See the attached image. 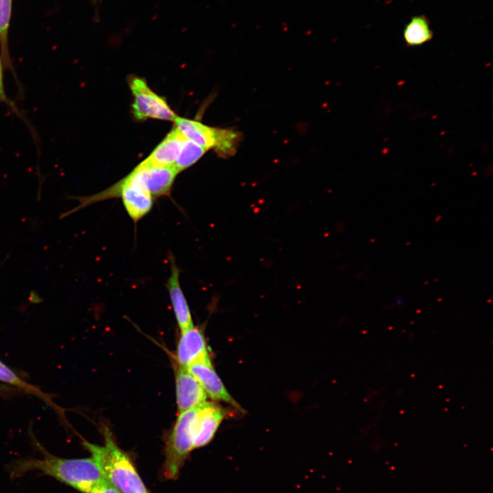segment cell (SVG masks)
Returning a JSON list of instances; mask_svg holds the SVG:
<instances>
[{
  "instance_id": "obj_1",
  "label": "cell",
  "mask_w": 493,
  "mask_h": 493,
  "mask_svg": "<svg viewBox=\"0 0 493 493\" xmlns=\"http://www.w3.org/2000/svg\"><path fill=\"white\" fill-rule=\"evenodd\" d=\"M104 445H84L104 478L121 493H149L129 456L116 443L110 429L103 427Z\"/></svg>"
},
{
  "instance_id": "obj_2",
  "label": "cell",
  "mask_w": 493,
  "mask_h": 493,
  "mask_svg": "<svg viewBox=\"0 0 493 493\" xmlns=\"http://www.w3.org/2000/svg\"><path fill=\"white\" fill-rule=\"evenodd\" d=\"M36 470L83 492L104 479L100 469L92 457L64 459L46 455L42 459L27 460L17 466V472Z\"/></svg>"
},
{
  "instance_id": "obj_3",
  "label": "cell",
  "mask_w": 493,
  "mask_h": 493,
  "mask_svg": "<svg viewBox=\"0 0 493 493\" xmlns=\"http://www.w3.org/2000/svg\"><path fill=\"white\" fill-rule=\"evenodd\" d=\"M197 407L179 413L168 438L162 475L175 479L188 456L194 448Z\"/></svg>"
},
{
  "instance_id": "obj_4",
  "label": "cell",
  "mask_w": 493,
  "mask_h": 493,
  "mask_svg": "<svg viewBox=\"0 0 493 493\" xmlns=\"http://www.w3.org/2000/svg\"><path fill=\"white\" fill-rule=\"evenodd\" d=\"M175 123L188 140L206 151L214 149L221 157L234 155L241 140L240 134L231 129L213 127L179 116L176 118Z\"/></svg>"
},
{
  "instance_id": "obj_5",
  "label": "cell",
  "mask_w": 493,
  "mask_h": 493,
  "mask_svg": "<svg viewBox=\"0 0 493 493\" xmlns=\"http://www.w3.org/2000/svg\"><path fill=\"white\" fill-rule=\"evenodd\" d=\"M128 84L134 97L132 114L136 120L155 118L175 121L177 117L176 114L164 98L149 87L143 78L130 76L128 77Z\"/></svg>"
},
{
  "instance_id": "obj_6",
  "label": "cell",
  "mask_w": 493,
  "mask_h": 493,
  "mask_svg": "<svg viewBox=\"0 0 493 493\" xmlns=\"http://www.w3.org/2000/svg\"><path fill=\"white\" fill-rule=\"evenodd\" d=\"M130 174L153 198L168 196L178 174L173 166H153L138 164Z\"/></svg>"
},
{
  "instance_id": "obj_7",
  "label": "cell",
  "mask_w": 493,
  "mask_h": 493,
  "mask_svg": "<svg viewBox=\"0 0 493 493\" xmlns=\"http://www.w3.org/2000/svg\"><path fill=\"white\" fill-rule=\"evenodd\" d=\"M175 359L177 365L186 368L195 363L211 362L205 339L200 329L193 325L181 331Z\"/></svg>"
},
{
  "instance_id": "obj_8",
  "label": "cell",
  "mask_w": 493,
  "mask_h": 493,
  "mask_svg": "<svg viewBox=\"0 0 493 493\" xmlns=\"http://www.w3.org/2000/svg\"><path fill=\"white\" fill-rule=\"evenodd\" d=\"M175 388L179 413L196 408L206 401L207 394L199 381L186 368L177 364Z\"/></svg>"
},
{
  "instance_id": "obj_9",
  "label": "cell",
  "mask_w": 493,
  "mask_h": 493,
  "mask_svg": "<svg viewBox=\"0 0 493 493\" xmlns=\"http://www.w3.org/2000/svg\"><path fill=\"white\" fill-rule=\"evenodd\" d=\"M199 381L207 396L213 400L226 402L241 412L244 410L230 395L220 378L214 370L212 362H198L187 368Z\"/></svg>"
},
{
  "instance_id": "obj_10",
  "label": "cell",
  "mask_w": 493,
  "mask_h": 493,
  "mask_svg": "<svg viewBox=\"0 0 493 493\" xmlns=\"http://www.w3.org/2000/svg\"><path fill=\"white\" fill-rule=\"evenodd\" d=\"M225 416V410L212 402L205 401L197 407L194 448L210 442Z\"/></svg>"
},
{
  "instance_id": "obj_11",
  "label": "cell",
  "mask_w": 493,
  "mask_h": 493,
  "mask_svg": "<svg viewBox=\"0 0 493 493\" xmlns=\"http://www.w3.org/2000/svg\"><path fill=\"white\" fill-rule=\"evenodd\" d=\"M179 270L173 257L170 256V275L166 283V287L169 294L177 324L182 331L194 325L188 302L179 283Z\"/></svg>"
},
{
  "instance_id": "obj_12",
  "label": "cell",
  "mask_w": 493,
  "mask_h": 493,
  "mask_svg": "<svg viewBox=\"0 0 493 493\" xmlns=\"http://www.w3.org/2000/svg\"><path fill=\"white\" fill-rule=\"evenodd\" d=\"M187 138L175 127L142 163L147 166H173Z\"/></svg>"
},
{
  "instance_id": "obj_13",
  "label": "cell",
  "mask_w": 493,
  "mask_h": 493,
  "mask_svg": "<svg viewBox=\"0 0 493 493\" xmlns=\"http://www.w3.org/2000/svg\"><path fill=\"white\" fill-rule=\"evenodd\" d=\"M403 37L406 45L411 47L421 46L431 41L433 31L428 18L422 14L412 16L405 25Z\"/></svg>"
},
{
  "instance_id": "obj_14",
  "label": "cell",
  "mask_w": 493,
  "mask_h": 493,
  "mask_svg": "<svg viewBox=\"0 0 493 493\" xmlns=\"http://www.w3.org/2000/svg\"><path fill=\"white\" fill-rule=\"evenodd\" d=\"M12 0H0V42L1 55L4 68L12 71L14 76L15 73L11 63L8 50V34L11 16Z\"/></svg>"
},
{
  "instance_id": "obj_15",
  "label": "cell",
  "mask_w": 493,
  "mask_h": 493,
  "mask_svg": "<svg viewBox=\"0 0 493 493\" xmlns=\"http://www.w3.org/2000/svg\"><path fill=\"white\" fill-rule=\"evenodd\" d=\"M0 381L12 385L22 390L35 395L54 406L49 396L36 386L20 378L13 370L0 361Z\"/></svg>"
},
{
  "instance_id": "obj_16",
  "label": "cell",
  "mask_w": 493,
  "mask_h": 493,
  "mask_svg": "<svg viewBox=\"0 0 493 493\" xmlns=\"http://www.w3.org/2000/svg\"><path fill=\"white\" fill-rule=\"evenodd\" d=\"M205 152L204 148L187 138L173 166L179 173L197 162Z\"/></svg>"
},
{
  "instance_id": "obj_17",
  "label": "cell",
  "mask_w": 493,
  "mask_h": 493,
  "mask_svg": "<svg viewBox=\"0 0 493 493\" xmlns=\"http://www.w3.org/2000/svg\"><path fill=\"white\" fill-rule=\"evenodd\" d=\"M89 493H121L105 479L94 485Z\"/></svg>"
},
{
  "instance_id": "obj_18",
  "label": "cell",
  "mask_w": 493,
  "mask_h": 493,
  "mask_svg": "<svg viewBox=\"0 0 493 493\" xmlns=\"http://www.w3.org/2000/svg\"><path fill=\"white\" fill-rule=\"evenodd\" d=\"M3 63L1 58V55L0 54V103H5L8 104L11 108H12L14 110H15L16 112H18V110H16V107L14 104L9 99V98L7 97L5 90V86H4V81H3Z\"/></svg>"
},
{
  "instance_id": "obj_19",
  "label": "cell",
  "mask_w": 493,
  "mask_h": 493,
  "mask_svg": "<svg viewBox=\"0 0 493 493\" xmlns=\"http://www.w3.org/2000/svg\"><path fill=\"white\" fill-rule=\"evenodd\" d=\"M10 389L9 387L0 384V392L6 391Z\"/></svg>"
}]
</instances>
